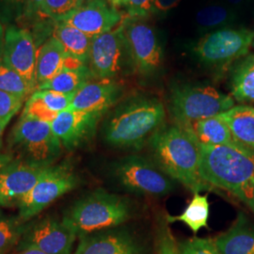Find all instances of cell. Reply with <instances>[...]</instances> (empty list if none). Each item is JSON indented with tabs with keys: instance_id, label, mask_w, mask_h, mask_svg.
Instances as JSON below:
<instances>
[{
	"instance_id": "7c38bea8",
	"label": "cell",
	"mask_w": 254,
	"mask_h": 254,
	"mask_svg": "<svg viewBox=\"0 0 254 254\" xmlns=\"http://www.w3.org/2000/svg\"><path fill=\"white\" fill-rule=\"evenodd\" d=\"M76 236L63 219L46 217L29 222L16 250L32 248L46 254H71Z\"/></svg>"
},
{
	"instance_id": "f1b7e54d",
	"label": "cell",
	"mask_w": 254,
	"mask_h": 254,
	"mask_svg": "<svg viewBox=\"0 0 254 254\" xmlns=\"http://www.w3.org/2000/svg\"><path fill=\"white\" fill-rule=\"evenodd\" d=\"M0 91L25 101L35 91L34 88L0 58Z\"/></svg>"
},
{
	"instance_id": "3957f363",
	"label": "cell",
	"mask_w": 254,
	"mask_h": 254,
	"mask_svg": "<svg viewBox=\"0 0 254 254\" xmlns=\"http://www.w3.org/2000/svg\"><path fill=\"white\" fill-rule=\"evenodd\" d=\"M155 164L189 190H213L200 177V148L189 131L174 124L161 127L149 143Z\"/></svg>"
},
{
	"instance_id": "30bf717a",
	"label": "cell",
	"mask_w": 254,
	"mask_h": 254,
	"mask_svg": "<svg viewBox=\"0 0 254 254\" xmlns=\"http://www.w3.org/2000/svg\"><path fill=\"white\" fill-rule=\"evenodd\" d=\"M115 176L127 190L160 197L173 190V180L155 164L139 155H128L115 166Z\"/></svg>"
},
{
	"instance_id": "ffe728a7",
	"label": "cell",
	"mask_w": 254,
	"mask_h": 254,
	"mask_svg": "<svg viewBox=\"0 0 254 254\" xmlns=\"http://www.w3.org/2000/svg\"><path fill=\"white\" fill-rule=\"evenodd\" d=\"M73 95L36 90L26 102L22 114L51 123L59 113L70 109Z\"/></svg>"
},
{
	"instance_id": "ba28073f",
	"label": "cell",
	"mask_w": 254,
	"mask_h": 254,
	"mask_svg": "<svg viewBox=\"0 0 254 254\" xmlns=\"http://www.w3.org/2000/svg\"><path fill=\"white\" fill-rule=\"evenodd\" d=\"M78 183V177L69 164L49 166L32 190L20 200L19 217L29 221L64 194L74 190Z\"/></svg>"
},
{
	"instance_id": "b9f144b4",
	"label": "cell",
	"mask_w": 254,
	"mask_h": 254,
	"mask_svg": "<svg viewBox=\"0 0 254 254\" xmlns=\"http://www.w3.org/2000/svg\"><path fill=\"white\" fill-rule=\"evenodd\" d=\"M5 28L3 27L2 22L0 21V58L3 52V46H4V39H5Z\"/></svg>"
},
{
	"instance_id": "4dcf8cb0",
	"label": "cell",
	"mask_w": 254,
	"mask_h": 254,
	"mask_svg": "<svg viewBox=\"0 0 254 254\" xmlns=\"http://www.w3.org/2000/svg\"><path fill=\"white\" fill-rule=\"evenodd\" d=\"M85 0H46L42 9V18L53 22L66 17L80 7Z\"/></svg>"
},
{
	"instance_id": "8fae6325",
	"label": "cell",
	"mask_w": 254,
	"mask_h": 254,
	"mask_svg": "<svg viewBox=\"0 0 254 254\" xmlns=\"http://www.w3.org/2000/svg\"><path fill=\"white\" fill-rule=\"evenodd\" d=\"M123 28L136 73L152 76L163 63V48L154 27L144 18L127 15L123 21Z\"/></svg>"
},
{
	"instance_id": "d4e9b609",
	"label": "cell",
	"mask_w": 254,
	"mask_h": 254,
	"mask_svg": "<svg viewBox=\"0 0 254 254\" xmlns=\"http://www.w3.org/2000/svg\"><path fill=\"white\" fill-rule=\"evenodd\" d=\"M201 145H227L235 143L227 124L219 115L203 119L184 128Z\"/></svg>"
},
{
	"instance_id": "277c9868",
	"label": "cell",
	"mask_w": 254,
	"mask_h": 254,
	"mask_svg": "<svg viewBox=\"0 0 254 254\" xmlns=\"http://www.w3.org/2000/svg\"><path fill=\"white\" fill-rule=\"evenodd\" d=\"M130 213L126 199L98 190L75 201L65 212L63 220L82 236L119 226L127 221Z\"/></svg>"
},
{
	"instance_id": "f35d334b",
	"label": "cell",
	"mask_w": 254,
	"mask_h": 254,
	"mask_svg": "<svg viewBox=\"0 0 254 254\" xmlns=\"http://www.w3.org/2000/svg\"><path fill=\"white\" fill-rule=\"evenodd\" d=\"M13 155L11 154H5V153H0V170L5 167L7 164L9 163L13 159Z\"/></svg>"
},
{
	"instance_id": "484cf974",
	"label": "cell",
	"mask_w": 254,
	"mask_h": 254,
	"mask_svg": "<svg viewBox=\"0 0 254 254\" xmlns=\"http://www.w3.org/2000/svg\"><path fill=\"white\" fill-rule=\"evenodd\" d=\"M230 88L239 103H254V54L236 64L231 73Z\"/></svg>"
},
{
	"instance_id": "6da1fadb",
	"label": "cell",
	"mask_w": 254,
	"mask_h": 254,
	"mask_svg": "<svg viewBox=\"0 0 254 254\" xmlns=\"http://www.w3.org/2000/svg\"><path fill=\"white\" fill-rule=\"evenodd\" d=\"M199 148L202 180L230 192L254 213V150L236 142Z\"/></svg>"
},
{
	"instance_id": "d6a6232c",
	"label": "cell",
	"mask_w": 254,
	"mask_h": 254,
	"mask_svg": "<svg viewBox=\"0 0 254 254\" xmlns=\"http://www.w3.org/2000/svg\"><path fill=\"white\" fill-rule=\"evenodd\" d=\"M154 0H123L121 7L127 10V15L133 18H144L152 13Z\"/></svg>"
},
{
	"instance_id": "44dd1931",
	"label": "cell",
	"mask_w": 254,
	"mask_h": 254,
	"mask_svg": "<svg viewBox=\"0 0 254 254\" xmlns=\"http://www.w3.org/2000/svg\"><path fill=\"white\" fill-rule=\"evenodd\" d=\"M91 79H94V77L88 65L79 63L70 57L64 68L51 79L40 85L37 90L73 94Z\"/></svg>"
},
{
	"instance_id": "52a82bcc",
	"label": "cell",
	"mask_w": 254,
	"mask_h": 254,
	"mask_svg": "<svg viewBox=\"0 0 254 254\" xmlns=\"http://www.w3.org/2000/svg\"><path fill=\"white\" fill-rule=\"evenodd\" d=\"M87 65L95 79H116L136 72L123 22L109 32L92 38Z\"/></svg>"
},
{
	"instance_id": "2e32d148",
	"label": "cell",
	"mask_w": 254,
	"mask_h": 254,
	"mask_svg": "<svg viewBox=\"0 0 254 254\" xmlns=\"http://www.w3.org/2000/svg\"><path fill=\"white\" fill-rule=\"evenodd\" d=\"M102 114L68 109L59 113L50 123L56 136L67 150L88 143L96 133Z\"/></svg>"
},
{
	"instance_id": "d590c367",
	"label": "cell",
	"mask_w": 254,
	"mask_h": 254,
	"mask_svg": "<svg viewBox=\"0 0 254 254\" xmlns=\"http://www.w3.org/2000/svg\"><path fill=\"white\" fill-rule=\"evenodd\" d=\"M45 2L46 0H27V6L24 16H27V18H42V9Z\"/></svg>"
},
{
	"instance_id": "5b68a950",
	"label": "cell",
	"mask_w": 254,
	"mask_h": 254,
	"mask_svg": "<svg viewBox=\"0 0 254 254\" xmlns=\"http://www.w3.org/2000/svg\"><path fill=\"white\" fill-rule=\"evenodd\" d=\"M235 107L233 97L202 84H178L171 90L169 109L175 124L188 128Z\"/></svg>"
},
{
	"instance_id": "bcb514c9",
	"label": "cell",
	"mask_w": 254,
	"mask_h": 254,
	"mask_svg": "<svg viewBox=\"0 0 254 254\" xmlns=\"http://www.w3.org/2000/svg\"><path fill=\"white\" fill-rule=\"evenodd\" d=\"M85 1H86V0H85Z\"/></svg>"
},
{
	"instance_id": "4fadbf2b",
	"label": "cell",
	"mask_w": 254,
	"mask_h": 254,
	"mask_svg": "<svg viewBox=\"0 0 254 254\" xmlns=\"http://www.w3.org/2000/svg\"><path fill=\"white\" fill-rule=\"evenodd\" d=\"M36 42L31 32L10 25L5 30L4 46L1 59L22 75L36 91Z\"/></svg>"
},
{
	"instance_id": "f6af8a7d",
	"label": "cell",
	"mask_w": 254,
	"mask_h": 254,
	"mask_svg": "<svg viewBox=\"0 0 254 254\" xmlns=\"http://www.w3.org/2000/svg\"><path fill=\"white\" fill-rule=\"evenodd\" d=\"M252 46H254V41H253V44H252Z\"/></svg>"
},
{
	"instance_id": "8992f818",
	"label": "cell",
	"mask_w": 254,
	"mask_h": 254,
	"mask_svg": "<svg viewBox=\"0 0 254 254\" xmlns=\"http://www.w3.org/2000/svg\"><path fill=\"white\" fill-rule=\"evenodd\" d=\"M9 144L21 159L52 166L63 145L49 122L22 114L9 135Z\"/></svg>"
},
{
	"instance_id": "ee69618b",
	"label": "cell",
	"mask_w": 254,
	"mask_h": 254,
	"mask_svg": "<svg viewBox=\"0 0 254 254\" xmlns=\"http://www.w3.org/2000/svg\"><path fill=\"white\" fill-rule=\"evenodd\" d=\"M233 5H240L244 0H228Z\"/></svg>"
},
{
	"instance_id": "60d3db41",
	"label": "cell",
	"mask_w": 254,
	"mask_h": 254,
	"mask_svg": "<svg viewBox=\"0 0 254 254\" xmlns=\"http://www.w3.org/2000/svg\"><path fill=\"white\" fill-rule=\"evenodd\" d=\"M9 119L7 120H0V149L2 147L3 144V136H4V133H5V130H6V127L9 125Z\"/></svg>"
},
{
	"instance_id": "7402d4cb",
	"label": "cell",
	"mask_w": 254,
	"mask_h": 254,
	"mask_svg": "<svg viewBox=\"0 0 254 254\" xmlns=\"http://www.w3.org/2000/svg\"><path fill=\"white\" fill-rule=\"evenodd\" d=\"M62 44L50 37L37 51L36 81L38 87L59 73L69 60Z\"/></svg>"
},
{
	"instance_id": "cb8c5ba5",
	"label": "cell",
	"mask_w": 254,
	"mask_h": 254,
	"mask_svg": "<svg viewBox=\"0 0 254 254\" xmlns=\"http://www.w3.org/2000/svg\"><path fill=\"white\" fill-rule=\"evenodd\" d=\"M51 36L62 44L71 58L82 64H88L92 42L91 37L62 21H54Z\"/></svg>"
},
{
	"instance_id": "9a60e30c",
	"label": "cell",
	"mask_w": 254,
	"mask_h": 254,
	"mask_svg": "<svg viewBox=\"0 0 254 254\" xmlns=\"http://www.w3.org/2000/svg\"><path fill=\"white\" fill-rule=\"evenodd\" d=\"M126 16L107 0H86L72 13L59 21L69 24L93 38L118 27Z\"/></svg>"
},
{
	"instance_id": "9c48e42d",
	"label": "cell",
	"mask_w": 254,
	"mask_h": 254,
	"mask_svg": "<svg viewBox=\"0 0 254 254\" xmlns=\"http://www.w3.org/2000/svg\"><path fill=\"white\" fill-rule=\"evenodd\" d=\"M254 38L246 28H220L200 39L193 51L204 65L223 68L248 54Z\"/></svg>"
},
{
	"instance_id": "4316f807",
	"label": "cell",
	"mask_w": 254,
	"mask_h": 254,
	"mask_svg": "<svg viewBox=\"0 0 254 254\" xmlns=\"http://www.w3.org/2000/svg\"><path fill=\"white\" fill-rule=\"evenodd\" d=\"M209 205L207 195L195 193L187 208L179 216H169L170 222L180 221L190 227L194 234L199 233L200 229L207 226L209 218Z\"/></svg>"
},
{
	"instance_id": "74e56055",
	"label": "cell",
	"mask_w": 254,
	"mask_h": 254,
	"mask_svg": "<svg viewBox=\"0 0 254 254\" xmlns=\"http://www.w3.org/2000/svg\"><path fill=\"white\" fill-rule=\"evenodd\" d=\"M159 254H178V249H176L173 238L168 233L161 238Z\"/></svg>"
},
{
	"instance_id": "7a4b0ae2",
	"label": "cell",
	"mask_w": 254,
	"mask_h": 254,
	"mask_svg": "<svg viewBox=\"0 0 254 254\" xmlns=\"http://www.w3.org/2000/svg\"><path fill=\"white\" fill-rule=\"evenodd\" d=\"M166 110L159 99L143 94L120 101L103 124V136L109 145L139 149L164 127Z\"/></svg>"
},
{
	"instance_id": "8d00e7d4",
	"label": "cell",
	"mask_w": 254,
	"mask_h": 254,
	"mask_svg": "<svg viewBox=\"0 0 254 254\" xmlns=\"http://www.w3.org/2000/svg\"><path fill=\"white\" fill-rule=\"evenodd\" d=\"M181 0H154L152 13H165L175 8Z\"/></svg>"
},
{
	"instance_id": "836d02e7",
	"label": "cell",
	"mask_w": 254,
	"mask_h": 254,
	"mask_svg": "<svg viewBox=\"0 0 254 254\" xmlns=\"http://www.w3.org/2000/svg\"><path fill=\"white\" fill-rule=\"evenodd\" d=\"M23 103L24 100L17 96L0 91V120H11L22 108Z\"/></svg>"
},
{
	"instance_id": "5bb4252c",
	"label": "cell",
	"mask_w": 254,
	"mask_h": 254,
	"mask_svg": "<svg viewBox=\"0 0 254 254\" xmlns=\"http://www.w3.org/2000/svg\"><path fill=\"white\" fill-rule=\"evenodd\" d=\"M49 166L12 159L0 170V207L18 205Z\"/></svg>"
},
{
	"instance_id": "d6986e66",
	"label": "cell",
	"mask_w": 254,
	"mask_h": 254,
	"mask_svg": "<svg viewBox=\"0 0 254 254\" xmlns=\"http://www.w3.org/2000/svg\"><path fill=\"white\" fill-rule=\"evenodd\" d=\"M213 241L221 254H254V225L239 214L230 229Z\"/></svg>"
},
{
	"instance_id": "83f0119b",
	"label": "cell",
	"mask_w": 254,
	"mask_h": 254,
	"mask_svg": "<svg viewBox=\"0 0 254 254\" xmlns=\"http://www.w3.org/2000/svg\"><path fill=\"white\" fill-rule=\"evenodd\" d=\"M29 221L17 216H10L0 213V254H7L17 245Z\"/></svg>"
},
{
	"instance_id": "ab89813d",
	"label": "cell",
	"mask_w": 254,
	"mask_h": 254,
	"mask_svg": "<svg viewBox=\"0 0 254 254\" xmlns=\"http://www.w3.org/2000/svg\"><path fill=\"white\" fill-rule=\"evenodd\" d=\"M11 254H46L36 249H32V248H26V249H20L16 250L14 253Z\"/></svg>"
},
{
	"instance_id": "ac0fdd59",
	"label": "cell",
	"mask_w": 254,
	"mask_h": 254,
	"mask_svg": "<svg viewBox=\"0 0 254 254\" xmlns=\"http://www.w3.org/2000/svg\"><path fill=\"white\" fill-rule=\"evenodd\" d=\"M73 254H142V249L127 232L100 231L80 236Z\"/></svg>"
},
{
	"instance_id": "e575fe53",
	"label": "cell",
	"mask_w": 254,
	"mask_h": 254,
	"mask_svg": "<svg viewBox=\"0 0 254 254\" xmlns=\"http://www.w3.org/2000/svg\"><path fill=\"white\" fill-rule=\"evenodd\" d=\"M27 0H0V13L9 19H18L25 15Z\"/></svg>"
},
{
	"instance_id": "f546056e",
	"label": "cell",
	"mask_w": 254,
	"mask_h": 254,
	"mask_svg": "<svg viewBox=\"0 0 254 254\" xmlns=\"http://www.w3.org/2000/svg\"><path fill=\"white\" fill-rule=\"evenodd\" d=\"M233 19L230 9L222 5H210L200 9L196 13L197 26L202 30L215 31L226 26Z\"/></svg>"
},
{
	"instance_id": "7bdbcfd3",
	"label": "cell",
	"mask_w": 254,
	"mask_h": 254,
	"mask_svg": "<svg viewBox=\"0 0 254 254\" xmlns=\"http://www.w3.org/2000/svg\"><path fill=\"white\" fill-rule=\"evenodd\" d=\"M107 1L109 2V4H111L112 6H114L116 8L121 7V4L123 2V0H107Z\"/></svg>"
},
{
	"instance_id": "e0dca14e",
	"label": "cell",
	"mask_w": 254,
	"mask_h": 254,
	"mask_svg": "<svg viewBox=\"0 0 254 254\" xmlns=\"http://www.w3.org/2000/svg\"><path fill=\"white\" fill-rule=\"evenodd\" d=\"M123 86L116 79H91L73 95L70 109L106 114L122 99Z\"/></svg>"
},
{
	"instance_id": "603a6c76",
	"label": "cell",
	"mask_w": 254,
	"mask_h": 254,
	"mask_svg": "<svg viewBox=\"0 0 254 254\" xmlns=\"http://www.w3.org/2000/svg\"><path fill=\"white\" fill-rule=\"evenodd\" d=\"M227 124L237 144L254 150V109L250 106H235L219 114Z\"/></svg>"
},
{
	"instance_id": "1f68e13d",
	"label": "cell",
	"mask_w": 254,
	"mask_h": 254,
	"mask_svg": "<svg viewBox=\"0 0 254 254\" xmlns=\"http://www.w3.org/2000/svg\"><path fill=\"white\" fill-rule=\"evenodd\" d=\"M178 254H221L214 241L208 238L193 237L183 242L178 248Z\"/></svg>"
}]
</instances>
